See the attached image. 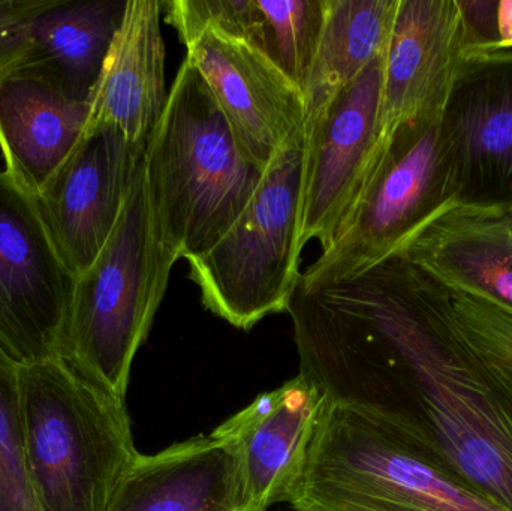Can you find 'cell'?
<instances>
[{
	"mask_svg": "<svg viewBox=\"0 0 512 511\" xmlns=\"http://www.w3.org/2000/svg\"><path fill=\"white\" fill-rule=\"evenodd\" d=\"M450 294L394 255L357 278L298 285L288 306L300 375L322 398L412 420L462 479L512 511V405L463 353Z\"/></svg>",
	"mask_w": 512,
	"mask_h": 511,
	"instance_id": "cell-1",
	"label": "cell"
},
{
	"mask_svg": "<svg viewBox=\"0 0 512 511\" xmlns=\"http://www.w3.org/2000/svg\"><path fill=\"white\" fill-rule=\"evenodd\" d=\"M294 511H510L454 471L426 428L322 398Z\"/></svg>",
	"mask_w": 512,
	"mask_h": 511,
	"instance_id": "cell-2",
	"label": "cell"
},
{
	"mask_svg": "<svg viewBox=\"0 0 512 511\" xmlns=\"http://www.w3.org/2000/svg\"><path fill=\"white\" fill-rule=\"evenodd\" d=\"M143 168L156 227L177 261L218 242L264 174L242 155L206 81L186 57L147 140Z\"/></svg>",
	"mask_w": 512,
	"mask_h": 511,
	"instance_id": "cell-3",
	"label": "cell"
},
{
	"mask_svg": "<svg viewBox=\"0 0 512 511\" xmlns=\"http://www.w3.org/2000/svg\"><path fill=\"white\" fill-rule=\"evenodd\" d=\"M24 447L42 511H107L140 453L125 401L68 362L20 365Z\"/></svg>",
	"mask_w": 512,
	"mask_h": 511,
	"instance_id": "cell-4",
	"label": "cell"
},
{
	"mask_svg": "<svg viewBox=\"0 0 512 511\" xmlns=\"http://www.w3.org/2000/svg\"><path fill=\"white\" fill-rule=\"evenodd\" d=\"M176 263L156 227L141 164L113 233L89 269L75 276L62 359L125 401L132 363Z\"/></svg>",
	"mask_w": 512,
	"mask_h": 511,
	"instance_id": "cell-5",
	"label": "cell"
},
{
	"mask_svg": "<svg viewBox=\"0 0 512 511\" xmlns=\"http://www.w3.org/2000/svg\"><path fill=\"white\" fill-rule=\"evenodd\" d=\"M303 135L262 174L254 197L227 233L189 258V278L204 306L240 330L288 311L301 281Z\"/></svg>",
	"mask_w": 512,
	"mask_h": 511,
	"instance_id": "cell-6",
	"label": "cell"
},
{
	"mask_svg": "<svg viewBox=\"0 0 512 511\" xmlns=\"http://www.w3.org/2000/svg\"><path fill=\"white\" fill-rule=\"evenodd\" d=\"M454 206L456 183L441 117L402 126L379 150L333 245L301 273V287L316 290L363 275Z\"/></svg>",
	"mask_w": 512,
	"mask_h": 511,
	"instance_id": "cell-7",
	"label": "cell"
},
{
	"mask_svg": "<svg viewBox=\"0 0 512 511\" xmlns=\"http://www.w3.org/2000/svg\"><path fill=\"white\" fill-rule=\"evenodd\" d=\"M74 281L35 195L0 168V348L18 365L62 357Z\"/></svg>",
	"mask_w": 512,
	"mask_h": 511,
	"instance_id": "cell-8",
	"label": "cell"
},
{
	"mask_svg": "<svg viewBox=\"0 0 512 511\" xmlns=\"http://www.w3.org/2000/svg\"><path fill=\"white\" fill-rule=\"evenodd\" d=\"M387 53L310 114L303 131L301 249L333 245L379 153V116Z\"/></svg>",
	"mask_w": 512,
	"mask_h": 511,
	"instance_id": "cell-9",
	"label": "cell"
},
{
	"mask_svg": "<svg viewBox=\"0 0 512 511\" xmlns=\"http://www.w3.org/2000/svg\"><path fill=\"white\" fill-rule=\"evenodd\" d=\"M186 59L200 72L242 155L265 171L303 135V92L255 45L218 30L183 39Z\"/></svg>",
	"mask_w": 512,
	"mask_h": 511,
	"instance_id": "cell-10",
	"label": "cell"
},
{
	"mask_svg": "<svg viewBox=\"0 0 512 511\" xmlns=\"http://www.w3.org/2000/svg\"><path fill=\"white\" fill-rule=\"evenodd\" d=\"M459 206H512V50L462 60L441 117Z\"/></svg>",
	"mask_w": 512,
	"mask_h": 511,
	"instance_id": "cell-11",
	"label": "cell"
},
{
	"mask_svg": "<svg viewBox=\"0 0 512 511\" xmlns=\"http://www.w3.org/2000/svg\"><path fill=\"white\" fill-rule=\"evenodd\" d=\"M146 144L114 131L84 135L56 176L36 195L42 218L72 275L89 269L113 233Z\"/></svg>",
	"mask_w": 512,
	"mask_h": 511,
	"instance_id": "cell-12",
	"label": "cell"
},
{
	"mask_svg": "<svg viewBox=\"0 0 512 511\" xmlns=\"http://www.w3.org/2000/svg\"><path fill=\"white\" fill-rule=\"evenodd\" d=\"M321 407L319 390L298 374L212 432L236 456L239 511L289 503L303 476Z\"/></svg>",
	"mask_w": 512,
	"mask_h": 511,
	"instance_id": "cell-13",
	"label": "cell"
},
{
	"mask_svg": "<svg viewBox=\"0 0 512 511\" xmlns=\"http://www.w3.org/2000/svg\"><path fill=\"white\" fill-rule=\"evenodd\" d=\"M460 65L456 0H399L385 56L379 147L402 126L442 117Z\"/></svg>",
	"mask_w": 512,
	"mask_h": 511,
	"instance_id": "cell-14",
	"label": "cell"
},
{
	"mask_svg": "<svg viewBox=\"0 0 512 511\" xmlns=\"http://www.w3.org/2000/svg\"><path fill=\"white\" fill-rule=\"evenodd\" d=\"M162 3L128 0L98 83L84 135L114 131L146 144L168 101Z\"/></svg>",
	"mask_w": 512,
	"mask_h": 511,
	"instance_id": "cell-15",
	"label": "cell"
},
{
	"mask_svg": "<svg viewBox=\"0 0 512 511\" xmlns=\"http://www.w3.org/2000/svg\"><path fill=\"white\" fill-rule=\"evenodd\" d=\"M89 113V102L29 66L0 78L5 170L30 194H41L83 140Z\"/></svg>",
	"mask_w": 512,
	"mask_h": 511,
	"instance_id": "cell-16",
	"label": "cell"
},
{
	"mask_svg": "<svg viewBox=\"0 0 512 511\" xmlns=\"http://www.w3.org/2000/svg\"><path fill=\"white\" fill-rule=\"evenodd\" d=\"M397 255L447 290L481 296L512 311V225L505 207H451Z\"/></svg>",
	"mask_w": 512,
	"mask_h": 511,
	"instance_id": "cell-17",
	"label": "cell"
},
{
	"mask_svg": "<svg viewBox=\"0 0 512 511\" xmlns=\"http://www.w3.org/2000/svg\"><path fill=\"white\" fill-rule=\"evenodd\" d=\"M239 498L236 456L210 434L140 453L107 511H239Z\"/></svg>",
	"mask_w": 512,
	"mask_h": 511,
	"instance_id": "cell-18",
	"label": "cell"
},
{
	"mask_svg": "<svg viewBox=\"0 0 512 511\" xmlns=\"http://www.w3.org/2000/svg\"><path fill=\"white\" fill-rule=\"evenodd\" d=\"M128 0H47L30 24L20 66L56 81L69 96L90 101Z\"/></svg>",
	"mask_w": 512,
	"mask_h": 511,
	"instance_id": "cell-19",
	"label": "cell"
},
{
	"mask_svg": "<svg viewBox=\"0 0 512 511\" xmlns=\"http://www.w3.org/2000/svg\"><path fill=\"white\" fill-rule=\"evenodd\" d=\"M399 0H325L324 27L304 87L306 119L387 53Z\"/></svg>",
	"mask_w": 512,
	"mask_h": 511,
	"instance_id": "cell-20",
	"label": "cell"
},
{
	"mask_svg": "<svg viewBox=\"0 0 512 511\" xmlns=\"http://www.w3.org/2000/svg\"><path fill=\"white\" fill-rule=\"evenodd\" d=\"M450 329L463 353L512 405V311L474 294L450 291Z\"/></svg>",
	"mask_w": 512,
	"mask_h": 511,
	"instance_id": "cell-21",
	"label": "cell"
},
{
	"mask_svg": "<svg viewBox=\"0 0 512 511\" xmlns=\"http://www.w3.org/2000/svg\"><path fill=\"white\" fill-rule=\"evenodd\" d=\"M261 50L303 92L315 62L325 0H258Z\"/></svg>",
	"mask_w": 512,
	"mask_h": 511,
	"instance_id": "cell-22",
	"label": "cell"
},
{
	"mask_svg": "<svg viewBox=\"0 0 512 511\" xmlns=\"http://www.w3.org/2000/svg\"><path fill=\"white\" fill-rule=\"evenodd\" d=\"M0 511H42L24 447L20 365L0 348Z\"/></svg>",
	"mask_w": 512,
	"mask_h": 511,
	"instance_id": "cell-23",
	"label": "cell"
},
{
	"mask_svg": "<svg viewBox=\"0 0 512 511\" xmlns=\"http://www.w3.org/2000/svg\"><path fill=\"white\" fill-rule=\"evenodd\" d=\"M165 18L180 41L204 29L243 39L261 50V11L258 0H170Z\"/></svg>",
	"mask_w": 512,
	"mask_h": 511,
	"instance_id": "cell-24",
	"label": "cell"
},
{
	"mask_svg": "<svg viewBox=\"0 0 512 511\" xmlns=\"http://www.w3.org/2000/svg\"><path fill=\"white\" fill-rule=\"evenodd\" d=\"M47 0H0V78L17 69L29 48L30 24Z\"/></svg>",
	"mask_w": 512,
	"mask_h": 511,
	"instance_id": "cell-25",
	"label": "cell"
},
{
	"mask_svg": "<svg viewBox=\"0 0 512 511\" xmlns=\"http://www.w3.org/2000/svg\"><path fill=\"white\" fill-rule=\"evenodd\" d=\"M460 11L462 60L499 51V0H456Z\"/></svg>",
	"mask_w": 512,
	"mask_h": 511,
	"instance_id": "cell-26",
	"label": "cell"
},
{
	"mask_svg": "<svg viewBox=\"0 0 512 511\" xmlns=\"http://www.w3.org/2000/svg\"><path fill=\"white\" fill-rule=\"evenodd\" d=\"M499 50H512V0H499Z\"/></svg>",
	"mask_w": 512,
	"mask_h": 511,
	"instance_id": "cell-27",
	"label": "cell"
},
{
	"mask_svg": "<svg viewBox=\"0 0 512 511\" xmlns=\"http://www.w3.org/2000/svg\"><path fill=\"white\" fill-rule=\"evenodd\" d=\"M505 209H507L508 218H510V222H511V225H512V206L505 207Z\"/></svg>",
	"mask_w": 512,
	"mask_h": 511,
	"instance_id": "cell-28",
	"label": "cell"
}]
</instances>
